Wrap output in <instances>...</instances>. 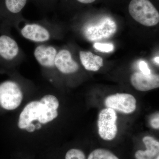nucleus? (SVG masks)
I'll use <instances>...</instances> for the list:
<instances>
[{
	"label": "nucleus",
	"mask_w": 159,
	"mask_h": 159,
	"mask_svg": "<svg viewBox=\"0 0 159 159\" xmlns=\"http://www.w3.org/2000/svg\"><path fill=\"white\" fill-rule=\"evenodd\" d=\"M26 55L17 41L9 34L0 35V60L16 66L25 60Z\"/></svg>",
	"instance_id": "nucleus-4"
},
{
	"label": "nucleus",
	"mask_w": 159,
	"mask_h": 159,
	"mask_svg": "<svg viewBox=\"0 0 159 159\" xmlns=\"http://www.w3.org/2000/svg\"><path fill=\"white\" fill-rule=\"evenodd\" d=\"M39 101L42 103L41 112L38 120L40 123L45 124L57 118L58 116L57 109L59 103L55 96L46 95Z\"/></svg>",
	"instance_id": "nucleus-10"
},
{
	"label": "nucleus",
	"mask_w": 159,
	"mask_h": 159,
	"mask_svg": "<svg viewBox=\"0 0 159 159\" xmlns=\"http://www.w3.org/2000/svg\"><path fill=\"white\" fill-rule=\"evenodd\" d=\"M154 61L158 65H159V56H157V57H155L154 59Z\"/></svg>",
	"instance_id": "nucleus-23"
},
{
	"label": "nucleus",
	"mask_w": 159,
	"mask_h": 159,
	"mask_svg": "<svg viewBox=\"0 0 159 159\" xmlns=\"http://www.w3.org/2000/svg\"><path fill=\"white\" fill-rule=\"evenodd\" d=\"M56 70L64 74L77 73L79 69L78 63L73 57V54L68 49H58L55 59Z\"/></svg>",
	"instance_id": "nucleus-9"
},
{
	"label": "nucleus",
	"mask_w": 159,
	"mask_h": 159,
	"mask_svg": "<svg viewBox=\"0 0 159 159\" xmlns=\"http://www.w3.org/2000/svg\"><path fill=\"white\" fill-rule=\"evenodd\" d=\"M25 129L26 130L28 131V132H32L34 131V129H35V125L31 122V123H30V124L26 127Z\"/></svg>",
	"instance_id": "nucleus-21"
},
{
	"label": "nucleus",
	"mask_w": 159,
	"mask_h": 159,
	"mask_svg": "<svg viewBox=\"0 0 159 159\" xmlns=\"http://www.w3.org/2000/svg\"><path fill=\"white\" fill-rule=\"evenodd\" d=\"M131 16L143 25L151 27L159 22V13L149 0H131L128 7Z\"/></svg>",
	"instance_id": "nucleus-2"
},
{
	"label": "nucleus",
	"mask_w": 159,
	"mask_h": 159,
	"mask_svg": "<svg viewBox=\"0 0 159 159\" xmlns=\"http://www.w3.org/2000/svg\"><path fill=\"white\" fill-rule=\"evenodd\" d=\"M156 159H159V155H158V156L157 157V158H156Z\"/></svg>",
	"instance_id": "nucleus-25"
},
{
	"label": "nucleus",
	"mask_w": 159,
	"mask_h": 159,
	"mask_svg": "<svg viewBox=\"0 0 159 159\" xmlns=\"http://www.w3.org/2000/svg\"><path fill=\"white\" fill-rule=\"evenodd\" d=\"M14 28L22 37L36 44L49 43L57 38L56 25L47 18L31 21L24 17Z\"/></svg>",
	"instance_id": "nucleus-1"
},
{
	"label": "nucleus",
	"mask_w": 159,
	"mask_h": 159,
	"mask_svg": "<svg viewBox=\"0 0 159 159\" xmlns=\"http://www.w3.org/2000/svg\"><path fill=\"white\" fill-rule=\"evenodd\" d=\"M117 116L112 109H102L99 113L98 120V132L102 139L111 141L116 135Z\"/></svg>",
	"instance_id": "nucleus-6"
},
{
	"label": "nucleus",
	"mask_w": 159,
	"mask_h": 159,
	"mask_svg": "<svg viewBox=\"0 0 159 159\" xmlns=\"http://www.w3.org/2000/svg\"><path fill=\"white\" fill-rule=\"evenodd\" d=\"M41 109L42 104L40 101H32L27 104L20 115L19 127L24 129L33 121L38 120Z\"/></svg>",
	"instance_id": "nucleus-12"
},
{
	"label": "nucleus",
	"mask_w": 159,
	"mask_h": 159,
	"mask_svg": "<svg viewBox=\"0 0 159 159\" xmlns=\"http://www.w3.org/2000/svg\"><path fill=\"white\" fill-rule=\"evenodd\" d=\"M105 104L107 108L124 114H130L136 108V100L131 94L117 93L107 97L105 99Z\"/></svg>",
	"instance_id": "nucleus-8"
},
{
	"label": "nucleus",
	"mask_w": 159,
	"mask_h": 159,
	"mask_svg": "<svg viewBox=\"0 0 159 159\" xmlns=\"http://www.w3.org/2000/svg\"><path fill=\"white\" fill-rule=\"evenodd\" d=\"M77 2L82 4H88L94 2L96 0H75Z\"/></svg>",
	"instance_id": "nucleus-22"
},
{
	"label": "nucleus",
	"mask_w": 159,
	"mask_h": 159,
	"mask_svg": "<svg viewBox=\"0 0 159 159\" xmlns=\"http://www.w3.org/2000/svg\"><path fill=\"white\" fill-rule=\"evenodd\" d=\"M79 58L84 68L89 71H97L103 65V59L90 51H80Z\"/></svg>",
	"instance_id": "nucleus-14"
},
{
	"label": "nucleus",
	"mask_w": 159,
	"mask_h": 159,
	"mask_svg": "<svg viewBox=\"0 0 159 159\" xmlns=\"http://www.w3.org/2000/svg\"><path fill=\"white\" fill-rule=\"evenodd\" d=\"M30 0H0V14L10 26L15 27L24 17L23 10Z\"/></svg>",
	"instance_id": "nucleus-7"
},
{
	"label": "nucleus",
	"mask_w": 159,
	"mask_h": 159,
	"mask_svg": "<svg viewBox=\"0 0 159 159\" xmlns=\"http://www.w3.org/2000/svg\"><path fill=\"white\" fill-rule=\"evenodd\" d=\"M116 24L111 18L104 17L97 21L85 24L82 29L84 37L90 41H97L111 37L117 31Z\"/></svg>",
	"instance_id": "nucleus-3"
},
{
	"label": "nucleus",
	"mask_w": 159,
	"mask_h": 159,
	"mask_svg": "<svg viewBox=\"0 0 159 159\" xmlns=\"http://www.w3.org/2000/svg\"><path fill=\"white\" fill-rule=\"evenodd\" d=\"M40 9L44 11H51L57 0H33Z\"/></svg>",
	"instance_id": "nucleus-16"
},
{
	"label": "nucleus",
	"mask_w": 159,
	"mask_h": 159,
	"mask_svg": "<svg viewBox=\"0 0 159 159\" xmlns=\"http://www.w3.org/2000/svg\"><path fill=\"white\" fill-rule=\"evenodd\" d=\"M93 47L95 49L102 52H111L114 50V46L112 43H95Z\"/></svg>",
	"instance_id": "nucleus-18"
},
{
	"label": "nucleus",
	"mask_w": 159,
	"mask_h": 159,
	"mask_svg": "<svg viewBox=\"0 0 159 159\" xmlns=\"http://www.w3.org/2000/svg\"><path fill=\"white\" fill-rule=\"evenodd\" d=\"M151 125L153 128L158 129L159 128V114L156 115L151 120Z\"/></svg>",
	"instance_id": "nucleus-20"
},
{
	"label": "nucleus",
	"mask_w": 159,
	"mask_h": 159,
	"mask_svg": "<svg viewBox=\"0 0 159 159\" xmlns=\"http://www.w3.org/2000/svg\"><path fill=\"white\" fill-rule=\"evenodd\" d=\"M87 159H119L113 153L106 149L99 148L93 151Z\"/></svg>",
	"instance_id": "nucleus-15"
},
{
	"label": "nucleus",
	"mask_w": 159,
	"mask_h": 159,
	"mask_svg": "<svg viewBox=\"0 0 159 159\" xmlns=\"http://www.w3.org/2000/svg\"><path fill=\"white\" fill-rule=\"evenodd\" d=\"M139 67L142 74L148 75L151 74V71L148 68V64L144 61H141L139 63Z\"/></svg>",
	"instance_id": "nucleus-19"
},
{
	"label": "nucleus",
	"mask_w": 159,
	"mask_h": 159,
	"mask_svg": "<svg viewBox=\"0 0 159 159\" xmlns=\"http://www.w3.org/2000/svg\"><path fill=\"white\" fill-rule=\"evenodd\" d=\"M20 86L13 80L0 84V106L7 110H13L19 106L23 99Z\"/></svg>",
	"instance_id": "nucleus-5"
},
{
	"label": "nucleus",
	"mask_w": 159,
	"mask_h": 159,
	"mask_svg": "<svg viewBox=\"0 0 159 159\" xmlns=\"http://www.w3.org/2000/svg\"><path fill=\"white\" fill-rule=\"evenodd\" d=\"M131 82L138 90L145 92L157 88L159 87L158 75L151 74L145 75L137 72L132 75Z\"/></svg>",
	"instance_id": "nucleus-11"
},
{
	"label": "nucleus",
	"mask_w": 159,
	"mask_h": 159,
	"mask_svg": "<svg viewBox=\"0 0 159 159\" xmlns=\"http://www.w3.org/2000/svg\"><path fill=\"white\" fill-rule=\"evenodd\" d=\"M65 159H86L83 152L77 148H72L66 152Z\"/></svg>",
	"instance_id": "nucleus-17"
},
{
	"label": "nucleus",
	"mask_w": 159,
	"mask_h": 159,
	"mask_svg": "<svg viewBox=\"0 0 159 159\" xmlns=\"http://www.w3.org/2000/svg\"><path fill=\"white\" fill-rule=\"evenodd\" d=\"M142 141L146 146V149L145 151H137L135 154L136 159H152L159 155V142L150 136L144 137Z\"/></svg>",
	"instance_id": "nucleus-13"
},
{
	"label": "nucleus",
	"mask_w": 159,
	"mask_h": 159,
	"mask_svg": "<svg viewBox=\"0 0 159 159\" xmlns=\"http://www.w3.org/2000/svg\"><path fill=\"white\" fill-rule=\"evenodd\" d=\"M35 128L37 129H39L41 127V124H39V123H37V125H35Z\"/></svg>",
	"instance_id": "nucleus-24"
}]
</instances>
